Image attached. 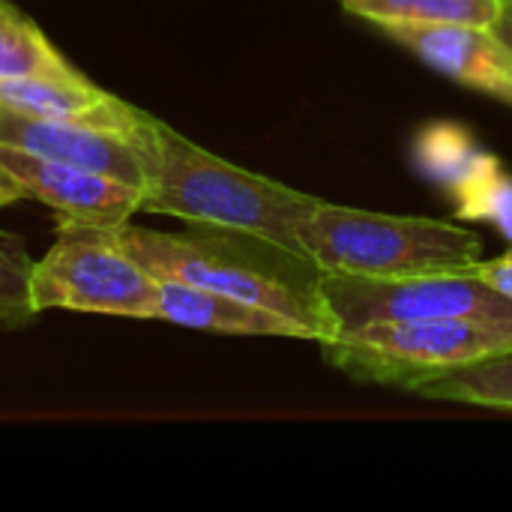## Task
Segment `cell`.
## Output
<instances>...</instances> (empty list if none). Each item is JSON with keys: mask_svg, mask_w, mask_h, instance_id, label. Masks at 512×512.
Returning a JSON list of instances; mask_svg holds the SVG:
<instances>
[{"mask_svg": "<svg viewBox=\"0 0 512 512\" xmlns=\"http://www.w3.org/2000/svg\"><path fill=\"white\" fill-rule=\"evenodd\" d=\"M489 156L492 153L477 144L468 126L456 120L423 123L411 144V159L420 177L435 183L447 195H453Z\"/></svg>", "mask_w": 512, "mask_h": 512, "instance_id": "obj_12", "label": "cell"}, {"mask_svg": "<svg viewBox=\"0 0 512 512\" xmlns=\"http://www.w3.org/2000/svg\"><path fill=\"white\" fill-rule=\"evenodd\" d=\"M45 30L15 3L0 0V81L36 75H75Z\"/></svg>", "mask_w": 512, "mask_h": 512, "instance_id": "obj_14", "label": "cell"}, {"mask_svg": "<svg viewBox=\"0 0 512 512\" xmlns=\"http://www.w3.org/2000/svg\"><path fill=\"white\" fill-rule=\"evenodd\" d=\"M492 30L512 48V0H501V15Z\"/></svg>", "mask_w": 512, "mask_h": 512, "instance_id": "obj_20", "label": "cell"}, {"mask_svg": "<svg viewBox=\"0 0 512 512\" xmlns=\"http://www.w3.org/2000/svg\"><path fill=\"white\" fill-rule=\"evenodd\" d=\"M297 237L315 273L393 279L459 273L483 261V237L471 228L429 216L354 210L324 198L306 213Z\"/></svg>", "mask_w": 512, "mask_h": 512, "instance_id": "obj_2", "label": "cell"}, {"mask_svg": "<svg viewBox=\"0 0 512 512\" xmlns=\"http://www.w3.org/2000/svg\"><path fill=\"white\" fill-rule=\"evenodd\" d=\"M0 165L24 189V198L51 207L60 219L123 228L141 210L144 189L120 183L99 171L42 159L3 144H0Z\"/></svg>", "mask_w": 512, "mask_h": 512, "instance_id": "obj_7", "label": "cell"}, {"mask_svg": "<svg viewBox=\"0 0 512 512\" xmlns=\"http://www.w3.org/2000/svg\"><path fill=\"white\" fill-rule=\"evenodd\" d=\"M132 138L147 174L141 213L174 216L195 228L246 237L309 270L297 231L315 207V195L240 168L141 108Z\"/></svg>", "mask_w": 512, "mask_h": 512, "instance_id": "obj_1", "label": "cell"}, {"mask_svg": "<svg viewBox=\"0 0 512 512\" xmlns=\"http://www.w3.org/2000/svg\"><path fill=\"white\" fill-rule=\"evenodd\" d=\"M512 348V318H438L363 324L321 342L330 366L363 384L414 390L450 369Z\"/></svg>", "mask_w": 512, "mask_h": 512, "instance_id": "obj_4", "label": "cell"}, {"mask_svg": "<svg viewBox=\"0 0 512 512\" xmlns=\"http://www.w3.org/2000/svg\"><path fill=\"white\" fill-rule=\"evenodd\" d=\"M315 297L333 336L381 321L512 318L510 300L474 270L393 279L315 273Z\"/></svg>", "mask_w": 512, "mask_h": 512, "instance_id": "obj_6", "label": "cell"}, {"mask_svg": "<svg viewBox=\"0 0 512 512\" xmlns=\"http://www.w3.org/2000/svg\"><path fill=\"white\" fill-rule=\"evenodd\" d=\"M24 198V189L12 180V174L0 165V207H9Z\"/></svg>", "mask_w": 512, "mask_h": 512, "instance_id": "obj_19", "label": "cell"}, {"mask_svg": "<svg viewBox=\"0 0 512 512\" xmlns=\"http://www.w3.org/2000/svg\"><path fill=\"white\" fill-rule=\"evenodd\" d=\"M120 240L162 282H183L282 312L312 327L318 333V345L333 336L318 306L315 282L294 285L285 273L270 267L273 258H288L282 252L261 243H252L255 249H249L246 237L195 225L186 234H165L129 222L120 228Z\"/></svg>", "mask_w": 512, "mask_h": 512, "instance_id": "obj_3", "label": "cell"}, {"mask_svg": "<svg viewBox=\"0 0 512 512\" xmlns=\"http://www.w3.org/2000/svg\"><path fill=\"white\" fill-rule=\"evenodd\" d=\"M0 144L42 159L99 171L138 189H144L147 180L144 156L132 132H120L87 120L33 117L0 105Z\"/></svg>", "mask_w": 512, "mask_h": 512, "instance_id": "obj_8", "label": "cell"}, {"mask_svg": "<svg viewBox=\"0 0 512 512\" xmlns=\"http://www.w3.org/2000/svg\"><path fill=\"white\" fill-rule=\"evenodd\" d=\"M450 201L456 219L486 222L512 243V174L495 153L450 195Z\"/></svg>", "mask_w": 512, "mask_h": 512, "instance_id": "obj_16", "label": "cell"}, {"mask_svg": "<svg viewBox=\"0 0 512 512\" xmlns=\"http://www.w3.org/2000/svg\"><path fill=\"white\" fill-rule=\"evenodd\" d=\"M369 24H480L495 27L501 0H339Z\"/></svg>", "mask_w": 512, "mask_h": 512, "instance_id": "obj_15", "label": "cell"}, {"mask_svg": "<svg viewBox=\"0 0 512 512\" xmlns=\"http://www.w3.org/2000/svg\"><path fill=\"white\" fill-rule=\"evenodd\" d=\"M420 399L456 402L492 411H512V348L486 360L435 375L411 390Z\"/></svg>", "mask_w": 512, "mask_h": 512, "instance_id": "obj_13", "label": "cell"}, {"mask_svg": "<svg viewBox=\"0 0 512 512\" xmlns=\"http://www.w3.org/2000/svg\"><path fill=\"white\" fill-rule=\"evenodd\" d=\"M30 300L45 309L156 321L159 279L123 246L120 228L60 219L57 237L33 264Z\"/></svg>", "mask_w": 512, "mask_h": 512, "instance_id": "obj_5", "label": "cell"}, {"mask_svg": "<svg viewBox=\"0 0 512 512\" xmlns=\"http://www.w3.org/2000/svg\"><path fill=\"white\" fill-rule=\"evenodd\" d=\"M378 30L444 78L512 105V48L492 27L378 24Z\"/></svg>", "mask_w": 512, "mask_h": 512, "instance_id": "obj_9", "label": "cell"}, {"mask_svg": "<svg viewBox=\"0 0 512 512\" xmlns=\"http://www.w3.org/2000/svg\"><path fill=\"white\" fill-rule=\"evenodd\" d=\"M156 321H168L189 330L228 333V336H279V339H309L318 342V333L282 312L252 306L246 300L216 294L207 288L162 282L159 279V309Z\"/></svg>", "mask_w": 512, "mask_h": 512, "instance_id": "obj_10", "label": "cell"}, {"mask_svg": "<svg viewBox=\"0 0 512 512\" xmlns=\"http://www.w3.org/2000/svg\"><path fill=\"white\" fill-rule=\"evenodd\" d=\"M474 273L480 276V279H486L498 294H504L507 300L512 303V249L510 252H504L501 258H483L477 267H474Z\"/></svg>", "mask_w": 512, "mask_h": 512, "instance_id": "obj_18", "label": "cell"}, {"mask_svg": "<svg viewBox=\"0 0 512 512\" xmlns=\"http://www.w3.org/2000/svg\"><path fill=\"white\" fill-rule=\"evenodd\" d=\"M0 105L21 111V114H33V117L87 120V123L120 129V132H135V123H138L135 105L96 87L81 72L0 81Z\"/></svg>", "mask_w": 512, "mask_h": 512, "instance_id": "obj_11", "label": "cell"}, {"mask_svg": "<svg viewBox=\"0 0 512 512\" xmlns=\"http://www.w3.org/2000/svg\"><path fill=\"white\" fill-rule=\"evenodd\" d=\"M33 264L24 237L0 231V333L27 327L36 315L30 300Z\"/></svg>", "mask_w": 512, "mask_h": 512, "instance_id": "obj_17", "label": "cell"}]
</instances>
